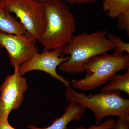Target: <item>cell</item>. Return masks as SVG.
<instances>
[{
	"mask_svg": "<svg viewBox=\"0 0 129 129\" xmlns=\"http://www.w3.org/2000/svg\"><path fill=\"white\" fill-rule=\"evenodd\" d=\"M46 17V24L37 40L44 50L62 48L73 37L76 31L74 17L63 0L42 2Z\"/></svg>",
	"mask_w": 129,
	"mask_h": 129,
	"instance_id": "obj_1",
	"label": "cell"
},
{
	"mask_svg": "<svg viewBox=\"0 0 129 129\" xmlns=\"http://www.w3.org/2000/svg\"><path fill=\"white\" fill-rule=\"evenodd\" d=\"M108 33L107 30H102L91 34L84 32L74 36L61 48L63 54L70 55V58L59 65V69L69 74L84 72L83 66L88 60L115 49L107 38Z\"/></svg>",
	"mask_w": 129,
	"mask_h": 129,
	"instance_id": "obj_2",
	"label": "cell"
},
{
	"mask_svg": "<svg viewBox=\"0 0 129 129\" xmlns=\"http://www.w3.org/2000/svg\"><path fill=\"white\" fill-rule=\"evenodd\" d=\"M120 92L116 91L87 95L69 87L65 89V96L67 101L75 102L92 111L95 124L98 125L108 116L129 120V100L121 96Z\"/></svg>",
	"mask_w": 129,
	"mask_h": 129,
	"instance_id": "obj_3",
	"label": "cell"
},
{
	"mask_svg": "<svg viewBox=\"0 0 129 129\" xmlns=\"http://www.w3.org/2000/svg\"><path fill=\"white\" fill-rule=\"evenodd\" d=\"M129 68V54L114 51L95 56L83 66L87 75L80 79L72 81V87L83 91L94 89L110 81L118 72Z\"/></svg>",
	"mask_w": 129,
	"mask_h": 129,
	"instance_id": "obj_4",
	"label": "cell"
},
{
	"mask_svg": "<svg viewBox=\"0 0 129 129\" xmlns=\"http://www.w3.org/2000/svg\"><path fill=\"white\" fill-rule=\"evenodd\" d=\"M0 5L9 13L15 14L29 35L37 40L46 24L42 2L36 0H0Z\"/></svg>",
	"mask_w": 129,
	"mask_h": 129,
	"instance_id": "obj_5",
	"label": "cell"
},
{
	"mask_svg": "<svg viewBox=\"0 0 129 129\" xmlns=\"http://www.w3.org/2000/svg\"><path fill=\"white\" fill-rule=\"evenodd\" d=\"M14 68L13 74L8 75L0 86V120H8L11 112L19 109L27 90V79L20 74L19 67Z\"/></svg>",
	"mask_w": 129,
	"mask_h": 129,
	"instance_id": "obj_6",
	"label": "cell"
},
{
	"mask_svg": "<svg viewBox=\"0 0 129 129\" xmlns=\"http://www.w3.org/2000/svg\"><path fill=\"white\" fill-rule=\"evenodd\" d=\"M37 40L27 35L0 31V47L7 51L13 67H19L30 57L39 53Z\"/></svg>",
	"mask_w": 129,
	"mask_h": 129,
	"instance_id": "obj_7",
	"label": "cell"
},
{
	"mask_svg": "<svg viewBox=\"0 0 129 129\" xmlns=\"http://www.w3.org/2000/svg\"><path fill=\"white\" fill-rule=\"evenodd\" d=\"M61 48L52 50H44L42 53H37L30 57L19 67V71L22 76L33 70H40L50 74L52 78L60 81L67 87H70L72 81H69L59 75L57 67L63 62L69 59L70 57H63Z\"/></svg>",
	"mask_w": 129,
	"mask_h": 129,
	"instance_id": "obj_8",
	"label": "cell"
},
{
	"mask_svg": "<svg viewBox=\"0 0 129 129\" xmlns=\"http://www.w3.org/2000/svg\"><path fill=\"white\" fill-rule=\"evenodd\" d=\"M104 11L112 19H118V28L129 35V0H103Z\"/></svg>",
	"mask_w": 129,
	"mask_h": 129,
	"instance_id": "obj_9",
	"label": "cell"
},
{
	"mask_svg": "<svg viewBox=\"0 0 129 129\" xmlns=\"http://www.w3.org/2000/svg\"><path fill=\"white\" fill-rule=\"evenodd\" d=\"M69 105L64 110L63 114L60 118L55 119L50 126L45 128H40L29 124V129H68V125L72 121H80L85 114L86 109L82 105L75 102H70Z\"/></svg>",
	"mask_w": 129,
	"mask_h": 129,
	"instance_id": "obj_10",
	"label": "cell"
},
{
	"mask_svg": "<svg viewBox=\"0 0 129 129\" xmlns=\"http://www.w3.org/2000/svg\"><path fill=\"white\" fill-rule=\"evenodd\" d=\"M0 31L10 34L29 35L20 22L0 5Z\"/></svg>",
	"mask_w": 129,
	"mask_h": 129,
	"instance_id": "obj_11",
	"label": "cell"
},
{
	"mask_svg": "<svg viewBox=\"0 0 129 129\" xmlns=\"http://www.w3.org/2000/svg\"><path fill=\"white\" fill-rule=\"evenodd\" d=\"M123 75L116 74L110 79V82L103 87L101 92L112 91H123L129 95V68Z\"/></svg>",
	"mask_w": 129,
	"mask_h": 129,
	"instance_id": "obj_12",
	"label": "cell"
},
{
	"mask_svg": "<svg viewBox=\"0 0 129 129\" xmlns=\"http://www.w3.org/2000/svg\"><path fill=\"white\" fill-rule=\"evenodd\" d=\"M107 38L115 47L114 51H116L121 53H124V52L129 54V43L125 42L122 40L120 37L116 36L111 34H107Z\"/></svg>",
	"mask_w": 129,
	"mask_h": 129,
	"instance_id": "obj_13",
	"label": "cell"
},
{
	"mask_svg": "<svg viewBox=\"0 0 129 129\" xmlns=\"http://www.w3.org/2000/svg\"><path fill=\"white\" fill-rule=\"evenodd\" d=\"M115 121L114 119H109L98 125L95 124L88 128L81 126L77 127L75 129H111L115 124Z\"/></svg>",
	"mask_w": 129,
	"mask_h": 129,
	"instance_id": "obj_14",
	"label": "cell"
},
{
	"mask_svg": "<svg viewBox=\"0 0 129 129\" xmlns=\"http://www.w3.org/2000/svg\"><path fill=\"white\" fill-rule=\"evenodd\" d=\"M111 129H129V120L119 118Z\"/></svg>",
	"mask_w": 129,
	"mask_h": 129,
	"instance_id": "obj_15",
	"label": "cell"
},
{
	"mask_svg": "<svg viewBox=\"0 0 129 129\" xmlns=\"http://www.w3.org/2000/svg\"><path fill=\"white\" fill-rule=\"evenodd\" d=\"M66 3L71 5L76 4H90L97 2V0H64Z\"/></svg>",
	"mask_w": 129,
	"mask_h": 129,
	"instance_id": "obj_16",
	"label": "cell"
},
{
	"mask_svg": "<svg viewBox=\"0 0 129 129\" xmlns=\"http://www.w3.org/2000/svg\"><path fill=\"white\" fill-rule=\"evenodd\" d=\"M0 129H16L9 123L8 120H0Z\"/></svg>",
	"mask_w": 129,
	"mask_h": 129,
	"instance_id": "obj_17",
	"label": "cell"
},
{
	"mask_svg": "<svg viewBox=\"0 0 129 129\" xmlns=\"http://www.w3.org/2000/svg\"><path fill=\"white\" fill-rule=\"evenodd\" d=\"M36 1H38L40 2H45L49 1H52V0H36Z\"/></svg>",
	"mask_w": 129,
	"mask_h": 129,
	"instance_id": "obj_18",
	"label": "cell"
}]
</instances>
